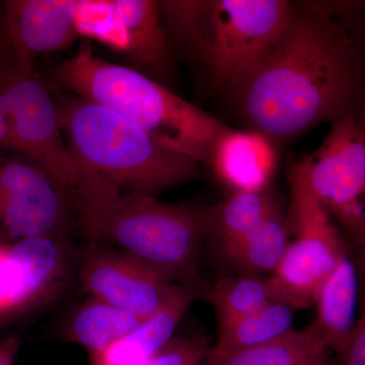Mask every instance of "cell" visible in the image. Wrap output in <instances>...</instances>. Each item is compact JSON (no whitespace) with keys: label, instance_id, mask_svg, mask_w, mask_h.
I'll use <instances>...</instances> for the list:
<instances>
[{"label":"cell","instance_id":"obj_20","mask_svg":"<svg viewBox=\"0 0 365 365\" xmlns=\"http://www.w3.org/2000/svg\"><path fill=\"white\" fill-rule=\"evenodd\" d=\"M278 215L279 206L269 188L232 192L222 202L212 206L209 235L220 246L239 239Z\"/></svg>","mask_w":365,"mask_h":365},{"label":"cell","instance_id":"obj_5","mask_svg":"<svg viewBox=\"0 0 365 365\" xmlns=\"http://www.w3.org/2000/svg\"><path fill=\"white\" fill-rule=\"evenodd\" d=\"M56 104L79 172L153 197L202 175V165L165 148L107 108L74 95L60 98Z\"/></svg>","mask_w":365,"mask_h":365},{"label":"cell","instance_id":"obj_23","mask_svg":"<svg viewBox=\"0 0 365 365\" xmlns=\"http://www.w3.org/2000/svg\"><path fill=\"white\" fill-rule=\"evenodd\" d=\"M211 347L194 336H179L169 341L145 365H205Z\"/></svg>","mask_w":365,"mask_h":365},{"label":"cell","instance_id":"obj_14","mask_svg":"<svg viewBox=\"0 0 365 365\" xmlns=\"http://www.w3.org/2000/svg\"><path fill=\"white\" fill-rule=\"evenodd\" d=\"M276 144L254 130L228 128L215 144L209 167L232 192L269 188L277 168Z\"/></svg>","mask_w":365,"mask_h":365},{"label":"cell","instance_id":"obj_1","mask_svg":"<svg viewBox=\"0 0 365 365\" xmlns=\"http://www.w3.org/2000/svg\"><path fill=\"white\" fill-rule=\"evenodd\" d=\"M232 93L250 130L276 144L355 113L365 98V62L324 2H292L284 30Z\"/></svg>","mask_w":365,"mask_h":365},{"label":"cell","instance_id":"obj_30","mask_svg":"<svg viewBox=\"0 0 365 365\" xmlns=\"http://www.w3.org/2000/svg\"><path fill=\"white\" fill-rule=\"evenodd\" d=\"M209 354H210V353H209ZM205 365H217V364H215V360L211 359L210 355H209L207 361H206Z\"/></svg>","mask_w":365,"mask_h":365},{"label":"cell","instance_id":"obj_29","mask_svg":"<svg viewBox=\"0 0 365 365\" xmlns=\"http://www.w3.org/2000/svg\"><path fill=\"white\" fill-rule=\"evenodd\" d=\"M313 365H327L326 364V353L325 354L322 355V356H319L318 359L314 361V364Z\"/></svg>","mask_w":365,"mask_h":365},{"label":"cell","instance_id":"obj_11","mask_svg":"<svg viewBox=\"0 0 365 365\" xmlns=\"http://www.w3.org/2000/svg\"><path fill=\"white\" fill-rule=\"evenodd\" d=\"M66 190L41 168L0 160V227L9 240L61 237Z\"/></svg>","mask_w":365,"mask_h":365},{"label":"cell","instance_id":"obj_2","mask_svg":"<svg viewBox=\"0 0 365 365\" xmlns=\"http://www.w3.org/2000/svg\"><path fill=\"white\" fill-rule=\"evenodd\" d=\"M71 193L91 244L119 250L176 284L202 289L199 260L212 206L163 203L85 173Z\"/></svg>","mask_w":365,"mask_h":365},{"label":"cell","instance_id":"obj_17","mask_svg":"<svg viewBox=\"0 0 365 365\" xmlns=\"http://www.w3.org/2000/svg\"><path fill=\"white\" fill-rule=\"evenodd\" d=\"M145 319L88 297L67 314L60 334L64 341L81 346L90 355L133 332Z\"/></svg>","mask_w":365,"mask_h":365},{"label":"cell","instance_id":"obj_21","mask_svg":"<svg viewBox=\"0 0 365 365\" xmlns=\"http://www.w3.org/2000/svg\"><path fill=\"white\" fill-rule=\"evenodd\" d=\"M327 348L316 332L292 330L277 339L239 350L222 356L210 357L217 365H313Z\"/></svg>","mask_w":365,"mask_h":365},{"label":"cell","instance_id":"obj_16","mask_svg":"<svg viewBox=\"0 0 365 365\" xmlns=\"http://www.w3.org/2000/svg\"><path fill=\"white\" fill-rule=\"evenodd\" d=\"M359 277L346 253L317 297V319L312 324L327 349L337 353L349 339L359 312Z\"/></svg>","mask_w":365,"mask_h":365},{"label":"cell","instance_id":"obj_24","mask_svg":"<svg viewBox=\"0 0 365 365\" xmlns=\"http://www.w3.org/2000/svg\"><path fill=\"white\" fill-rule=\"evenodd\" d=\"M336 354L339 365H365V277H359V312L354 328Z\"/></svg>","mask_w":365,"mask_h":365},{"label":"cell","instance_id":"obj_26","mask_svg":"<svg viewBox=\"0 0 365 365\" xmlns=\"http://www.w3.org/2000/svg\"><path fill=\"white\" fill-rule=\"evenodd\" d=\"M20 347V340L14 336L0 338V365H14Z\"/></svg>","mask_w":365,"mask_h":365},{"label":"cell","instance_id":"obj_15","mask_svg":"<svg viewBox=\"0 0 365 365\" xmlns=\"http://www.w3.org/2000/svg\"><path fill=\"white\" fill-rule=\"evenodd\" d=\"M201 290L180 287L170 302L136 330L88 355V365H145L174 338L177 327Z\"/></svg>","mask_w":365,"mask_h":365},{"label":"cell","instance_id":"obj_18","mask_svg":"<svg viewBox=\"0 0 365 365\" xmlns=\"http://www.w3.org/2000/svg\"><path fill=\"white\" fill-rule=\"evenodd\" d=\"M289 225L278 215L239 239L217 247L223 260L239 273L271 275L289 246Z\"/></svg>","mask_w":365,"mask_h":365},{"label":"cell","instance_id":"obj_9","mask_svg":"<svg viewBox=\"0 0 365 365\" xmlns=\"http://www.w3.org/2000/svg\"><path fill=\"white\" fill-rule=\"evenodd\" d=\"M71 269L63 239L0 240V323L56 297Z\"/></svg>","mask_w":365,"mask_h":365},{"label":"cell","instance_id":"obj_4","mask_svg":"<svg viewBox=\"0 0 365 365\" xmlns=\"http://www.w3.org/2000/svg\"><path fill=\"white\" fill-rule=\"evenodd\" d=\"M163 28L213 91H232L258 67L284 30L283 0L158 1Z\"/></svg>","mask_w":365,"mask_h":365},{"label":"cell","instance_id":"obj_13","mask_svg":"<svg viewBox=\"0 0 365 365\" xmlns=\"http://www.w3.org/2000/svg\"><path fill=\"white\" fill-rule=\"evenodd\" d=\"M115 14L124 38L123 53L132 68L162 83L174 69L172 46L160 4L153 0H116Z\"/></svg>","mask_w":365,"mask_h":365},{"label":"cell","instance_id":"obj_7","mask_svg":"<svg viewBox=\"0 0 365 365\" xmlns=\"http://www.w3.org/2000/svg\"><path fill=\"white\" fill-rule=\"evenodd\" d=\"M19 69L0 88L4 101L6 150L32 158L53 181L71 192L78 184L79 169L62 129L56 100L34 78L32 71Z\"/></svg>","mask_w":365,"mask_h":365},{"label":"cell","instance_id":"obj_19","mask_svg":"<svg viewBox=\"0 0 365 365\" xmlns=\"http://www.w3.org/2000/svg\"><path fill=\"white\" fill-rule=\"evenodd\" d=\"M294 312L282 302H272L253 313L217 325L211 356H222L277 339L294 330Z\"/></svg>","mask_w":365,"mask_h":365},{"label":"cell","instance_id":"obj_6","mask_svg":"<svg viewBox=\"0 0 365 365\" xmlns=\"http://www.w3.org/2000/svg\"><path fill=\"white\" fill-rule=\"evenodd\" d=\"M288 180L295 239L268 280L274 300L299 311L314 306L348 251L332 215L309 188L300 162L292 165Z\"/></svg>","mask_w":365,"mask_h":365},{"label":"cell","instance_id":"obj_28","mask_svg":"<svg viewBox=\"0 0 365 365\" xmlns=\"http://www.w3.org/2000/svg\"><path fill=\"white\" fill-rule=\"evenodd\" d=\"M355 117H356L357 121L361 127L362 131H364L365 136V98L362 101L361 104L357 108L356 111L354 113Z\"/></svg>","mask_w":365,"mask_h":365},{"label":"cell","instance_id":"obj_3","mask_svg":"<svg viewBox=\"0 0 365 365\" xmlns=\"http://www.w3.org/2000/svg\"><path fill=\"white\" fill-rule=\"evenodd\" d=\"M53 76L64 90L117 113L165 148L206 167L230 128L163 83L106 61L86 46L55 67Z\"/></svg>","mask_w":365,"mask_h":365},{"label":"cell","instance_id":"obj_8","mask_svg":"<svg viewBox=\"0 0 365 365\" xmlns=\"http://www.w3.org/2000/svg\"><path fill=\"white\" fill-rule=\"evenodd\" d=\"M300 163L314 196L359 239L365 232V136L354 113L331 123L321 146Z\"/></svg>","mask_w":365,"mask_h":365},{"label":"cell","instance_id":"obj_27","mask_svg":"<svg viewBox=\"0 0 365 365\" xmlns=\"http://www.w3.org/2000/svg\"><path fill=\"white\" fill-rule=\"evenodd\" d=\"M359 277H365V232L354 240V256L352 257Z\"/></svg>","mask_w":365,"mask_h":365},{"label":"cell","instance_id":"obj_25","mask_svg":"<svg viewBox=\"0 0 365 365\" xmlns=\"http://www.w3.org/2000/svg\"><path fill=\"white\" fill-rule=\"evenodd\" d=\"M330 9L349 31L365 62V2H331Z\"/></svg>","mask_w":365,"mask_h":365},{"label":"cell","instance_id":"obj_22","mask_svg":"<svg viewBox=\"0 0 365 365\" xmlns=\"http://www.w3.org/2000/svg\"><path fill=\"white\" fill-rule=\"evenodd\" d=\"M207 297L215 309L217 325L275 302L268 278L242 273L220 278L208 290Z\"/></svg>","mask_w":365,"mask_h":365},{"label":"cell","instance_id":"obj_10","mask_svg":"<svg viewBox=\"0 0 365 365\" xmlns=\"http://www.w3.org/2000/svg\"><path fill=\"white\" fill-rule=\"evenodd\" d=\"M79 282L90 297L143 319L160 311L182 287L133 257L98 244H91L83 256Z\"/></svg>","mask_w":365,"mask_h":365},{"label":"cell","instance_id":"obj_12","mask_svg":"<svg viewBox=\"0 0 365 365\" xmlns=\"http://www.w3.org/2000/svg\"><path fill=\"white\" fill-rule=\"evenodd\" d=\"M6 21L19 67L32 71L35 60L71 44L81 33L83 1H7Z\"/></svg>","mask_w":365,"mask_h":365}]
</instances>
